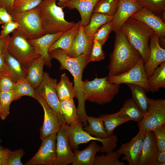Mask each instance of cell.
Segmentation results:
<instances>
[{
    "label": "cell",
    "mask_w": 165,
    "mask_h": 165,
    "mask_svg": "<svg viewBox=\"0 0 165 165\" xmlns=\"http://www.w3.org/2000/svg\"><path fill=\"white\" fill-rule=\"evenodd\" d=\"M52 58L57 60L61 64V70H67L72 74L73 77L75 97L78 101L77 112L83 126L87 125V114L85 108V102L82 91V75L84 68L88 63L87 57L82 54L76 57H69L63 50H54L49 52Z\"/></svg>",
    "instance_id": "1"
},
{
    "label": "cell",
    "mask_w": 165,
    "mask_h": 165,
    "mask_svg": "<svg viewBox=\"0 0 165 165\" xmlns=\"http://www.w3.org/2000/svg\"><path fill=\"white\" fill-rule=\"evenodd\" d=\"M116 34L113 50L110 55L108 77L128 71L136 64L141 57L121 30Z\"/></svg>",
    "instance_id": "2"
},
{
    "label": "cell",
    "mask_w": 165,
    "mask_h": 165,
    "mask_svg": "<svg viewBox=\"0 0 165 165\" xmlns=\"http://www.w3.org/2000/svg\"><path fill=\"white\" fill-rule=\"evenodd\" d=\"M120 30L139 52L144 64L148 61L150 53V41L155 33L144 23L130 17L123 24Z\"/></svg>",
    "instance_id": "3"
},
{
    "label": "cell",
    "mask_w": 165,
    "mask_h": 165,
    "mask_svg": "<svg viewBox=\"0 0 165 165\" xmlns=\"http://www.w3.org/2000/svg\"><path fill=\"white\" fill-rule=\"evenodd\" d=\"M57 0H42L37 7L42 26L46 34L64 32L76 24L65 19L63 8L57 5Z\"/></svg>",
    "instance_id": "4"
},
{
    "label": "cell",
    "mask_w": 165,
    "mask_h": 165,
    "mask_svg": "<svg viewBox=\"0 0 165 165\" xmlns=\"http://www.w3.org/2000/svg\"><path fill=\"white\" fill-rule=\"evenodd\" d=\"M108 78L96 77L91 81H83L82 91L85 101L102 105L113 100L118 93L120 84L109 82Z\"/></svg>",
    "instance_id": "5"
},
{
    "label": "cell",
    "mask_w": 165,
    "mask_h": 165,
    "mask_svg": "<svg viewBox=\"0 0 165 165\" xmlns=\"http://www.w3.org/2000/svg\"><path fill=\"white\" fill-rule=\"evenodd\" d=\"M6 51L20 63L26 71L32 61L40 56L24 35L17 29L10 36Z\"/></svg>",
    "instance_id": "6"
},
{
    "label": "cell",
    "mask_w": 165,
    "mask_h": 165,
    "mask_svg": "<svg viewBox=\"0 0 165 165\" xmlns=\"http://www.w3.org/2000/svg\"><path fill=\"white\" fill-rule=\"evenodd\" d=\"M37 7L23 12L13 10L9 13L19 25L16 29L21 31L28 39L38 38L46 34L42 26Z\"/></svg>",
    "instance_id": "7"
},
{
    "label": "cell",
    "mask_w": 165,
    "mask_h": 165,
    "mask_svg": "<svg viewBox=\"0 0 165 165\" xmlns=\"http://www.w3.org/2000/svg\"><path fill=\"white\" fill-rule=\"evenodd\" d=\"M67 132L68 140L71 149H79V145L86 143L91 141L101 142V152H108L113 151L116 147L118 137L114 134L106 138H101L93 137L84 131L82 126L71 127L65 125Z\"/></svg>",
    "instance_id": "8"
},
{
    "label": "cell",
    "mask_w": 165,
    "mask_h": 165,
    "mask_svg": "<svg viewBox=\"0 0 165 165\" xmlns=\"http://www.w3.org/2000/svg\"><path fill=\"white\" fill-rule=\"evenodd\" d=\"M57 83L56 79L51 77L48 73L44 72L41 83L35 90V93L41 96L56 114L61 125H64L66 123L60 109V100L56 91Z\"/></svg>",
    "instance_id": "9"
},
{
    "label": "cell",
    "mask_w": 165,
    "mask_h": 165,
    "mask_svg": "<svg viewBox=\"0 0 165 165\" xmlns=\"http://www.w3.org/2000/svg\"><path fill=\"white\" fill-rule=\"evenodd\" d=\"M149 105L141 121L138 123L139 130L145 132L165 123V100L148 98Z\"/></svg>",
    "instance_id": "10"
},
{
    "label": "cell",
    "mask_w": 165,
    "mask_h": 165,
    "mask_svg": "<svg viewBox=\"0 0 165 165\" xmlns=\"http://www.w3.org/2000/svg\"><path fill=\"white\" fill-rule=\"evenodd\" d=\"M144 65L141 57L136 64L129 70L117 76L108 77V80L112 83L137 85L143 88L146 92L150 91Z\"/></svg>",
    "instance_id": "11"
},
{
    "label": "cell",
    "mask_w": 165,
    "mask_h": 165,
    "mask_svg": "<svg viewBox=\"0 0 165 165\" xmlns=\"http://www.w3.org/2000/svg\"><path fill=\"white\" fill-rule=\"evenodd\" d=\"M57 133H52L42 140L37 153L25 165H56Z\"/></svg>",
    "instance_id": "12"
},
{
    "label": "cell",
    "mask_w": 165,
    "mask_h": 165,
    "mask_svg": "<svg viewBox=\"0 0 165 165\" xmlns=\"http://www.w3.org/2000/svg\"><path fill=\"white\" fill-rule=\"evenodd\" d=\"M145 132L139 130L138 134L129 142L122 144L117 150L124 155L122 160L129 165H137L141 155Z\"/></svg>",
    "instance_id": "13"
},
{
    "label": "cell",
    "mask_w": 165,
    "mask_h": 165,
    "mask_svg": "<svg viewBox=\"0 0 165 165\" xmlns=\"http://www.w3.org/2000/svg\"><path fill=\"white\" fill-rule=\"evenodd\" d=\"M35 99L42 107L44 112V119L40 129L41 140L54 133H57L61 126L55 112L49 107L45 100L39 95L35 93Z\"/></svg>",
    "instance_id": "14"
},
{
    "label": "cell",
    "mask_w": 165,
    "mask_h": 165,
    "mask_svg": "<svg viewBox=\"0 0 165 165\" xmlns=\"http://www.w3.org/2000/svg\"><path fill=\"white\" fill-rule=\"evenodd\" d=\"M143 6L137 0H119L117 10L112 20V31L120 30L124 23Z\"/></svg>",
    "instance_id": "15"
},
{
    "label": "cell",
    "mask_w": 165,
    "mask_h": 165,
    "mask_svg": "<svg viewBox=\"0 0 165 165\" xmlns=\"http://www.w3.org/2000/svg\"><path fill=\"white\" fill-rule=\"evenodd\" d=\"M56 152V165H68L73 163L74 153L72 151L69 144L65 125L61 126L57 133Z\"/></svg>",
    "instance_id": "16"
},
{
    "label": "cell",
    "mask_w": 165,
    "mask_h": 165,
    "mask_svg": "<svg viewBox=\"0 0 165 165\" xmlns=\"http://www.w3.org/2000/svg\"><path fill=\"white\" fill-rule=\"evenodd\" d=\"M150 53L148 61L144 66L148 79L152 75L155 69L165 61V50L160 45L159 37L155 33L150 41Z\"/></svg>",
    "instance_id": "17"
},
{
    "label": "cell",
    "mask_w": 165,
    "mask_h": 165,
    "mask_svg": "<svg viewBox=\"0 0 165 165\" xmlns=\"http://www.w3.org/2000/svg\"><path fill=\"white\" fill-rule=\"evenodd\" d=\"M64 32L56 33H47L39 37L28 39L37 52L43 58L45 65L49 68L52 66L51 57L49 50L51 46L62 35Z\"/></svg>",
    "instance_id": "18"
},
{
    "label": "cell",
    "mask_w": 165,
    "mask_h": 165,
    "mask_svg": "<svg viewBox=\"0 0 165 165\" xmlns=\"http://www.w3.org/2000/svg\"><path fill=\"white\" fill-rule=\"evenodd\" d=\"M140 21L151 28L159 38L165 36L164 20L161 17L143 7L131 16Z\"/></svg>",
    "instance_id": "19"
},
{
    "label": "cell",
    "mask_w": 165,
    "mask_h": 165,
    "mask_svg": "<svg viewBox=\"0 0 165 165\" xmlns=\"http://www.w3.org/2000/svg\"><path fill=\"white\" fill-rule=\"evenodd\" d=\"M158 152L153 131L145 132L141 154L137 165H157L156 159Z\"/></svg>",
    "instance_id": "20"
},
{
    "label": "cell",
    "mask_w": 165,
    "mask_h": 165,
    "mask_svg": "<svg viewBox=\"0 0 165 165\" xmlns=\"http://www.w3.org/2000/svg\"><path fill=\"white\" fill-rule=\"evenodd\" d=\"M99 0H69L59 6L63 8L76 9L79 12L81 17V22L83 26L89 22L94 6Z\"/></svg>",
    "instance_id": "21"
},
{
    "label": "cell",
    "mask_w": 165,
    "mask_h": 165,
    "mask_svg": "<svg viewBox=\"0 0 165 165\" xmlns=\"http://www.w3.org/2000/svg\"><path fill=\"white\" fill-rule=\"evenodd\" d=\"M101 146L95 141H92L89 145L84 149L75 150L74 160L72 165H93L97 153L101 152Z\"/></svg>",
    "instance_id": "22"
},
{
    "label": "cell",
    "mask_w": 165,
    "mask_h": 165,
    "mask_svg": "<svg viewBox=\"0 0 165 165\" xmlns=\"http://www.w3.org/2000/svg\"><path fill=\"white\" fill-rule=\"evenodd\" d=\"M60 103L61 113L66 125L71 127H83L78 114L73 98L60 100Z\"/></svg>",
    "instance_id": "23"
},
{
    "label": "cell",
    "mask_w": 165,
    "mask_h": 165,
    "mask_svg": "<svg viewBox=\"0 0 165 165\" xmlns=\"http://www.w3.org/2000/svg\"><path fill=\"white\" fill-rule=\"evenodd\" d=\"M91 46L86 38L83 26L81 22L78 33L72 42L69 52L67 54L72 57H76L84 54L88 58Z\"/></svg>",
    "instance_id": "24"
},
{
    "label": "cell",
    "mask_w": 165,
    "mask_h": 165,
    "mask_svg": "<svg viewBox=\"0 0 165 165\" xmlns=\"http://www.w3.org/2000/svg\"><path fill=\"white\" fill-rule=\"evenodd\" d=\"M113 16L99 13H92L89 23L83 26L86 38L89 44L92 46L93 36L98 29L102 25L112 20Z\"/></svg>",
    "instance_id": "25"
},
{
    "label": "cell",
    "mask_w": 165,
    "mask_h": 165,
    "mask_svg": "<svg viewBox=\"0 0 165 165\" xmlns=\"http://www.w3.org/2000/svg\"><path fill=\"white\" fill-rule=\"evenodd\" d=\"M44 65L43 58L39 56L32 61L27 70L26 79L34 89L39 86L42 80Z\"/></svg>",
    "instance_id": "26"
},
{
    "label": "cell",
    "mask_w": 165,
    "mask_h": 165,
    "mask_svg": "<svg viewBox=\"0 0 165 165\" xmlns=\"http://www.w3.org/2000/svg\"><path fill=\"white\" fill-rule=\"evenodd\" d=\"M81 20L76 23L71 28L64 32L61 37L50 47L49 53L54 50L61 49L66 53L70 51L72 42L79 31Z\"/></svg>",
    "instance_id": "27"
},
{
    "label": "cell",
    "mask_w": 165,
    "mask_h": 165,
    "mask_svg": "<svg viewBox=\"0 0 165 165\" xmlns=\"http://www.w3.org/2000/svg\"><path fill=\"white\" fill-rule=\"evenodd\" d=\"M4 57L9 75L15 82L18 80L26 78L27 72L20 63L6 51Z\"/></svg>",
    "instance_id": "28"
},
{
    "label": "cell",
    "mask_w": 165,
    "mask_h": 165,
    "mask_svg": "<svg viewBox=\"0 0 165 165\" xmlns=\"http://www.w3.org/2000/svg\"><path fill=\"white\" fill-rule=\"evenodd\" d=\"M118 112L121 118L138 123L141 121L144 115L132 98L127 99Z\"/></svg>",
    "instance_id": "29"
},
{
    "label": "cell",
    "mask_w": 165,
    "mask_h": 165,
    "mask_svg": "<svg viewBox=\"0 0 165 165\" xmlns=\"http://www.w3.org/2000/svg\"><path fill=\"white\" fill-rule=\"evenodd\" d=\"M86 119L89 124L84 127H82V129L89 134L93 137L101 138H106L110 136L105 130L103 121L101 118L87 115Z\"/></svg>",
    "instance_id": "30"
},
{
    "label": "cell",
    "mask_w": 165,
    "mask_h": 165,
    "mask_svg": "<svg viewBox=\"0 0 165 165\" xmlns=\"http://www.w3.org/2000/svg\"><path fill=\"white\" fill-rule=\"evenodd\" d=\"M56 91L59 100L75 97L73 83L69 81L65 73L61 75L60 80L57 83Z\"/></svg>",
    "instance_id": "31"
},
{
    "label": "cell",
    "mask_w": 165,
    "mask_h": 165,
    "mask_svg": "<svg viewBox=\"0 0 165 165\" xmlns=\"http://www.w3.org/2000/svg\"><path fill=\"white\" fill-rule=\"evenodd\" d=\"M130 88L132 95V99L144 114L147 112L149 105L148 97L146 94V91L139 86L127 84Z\"/></svg>",
    "instance_id": "32"
},
{
    "label": "cell",
    "mask_w": 165,
    "mask_h": 165,
    "mask_svg": "<svg viewBox=\"0 0 165 165\" xmlns=\"http://www.w3.org/2000/svg\"><path fill=\"white\" fill-rule=\"evenodd\" d=\"M150 91L153 93L165 88V61L161 64L148 79Z\"/></svg>",
    "instance_id": "33"
},
{
    "label": "cell",
    "mask_w": 165,
    "mask_h": 165,
    "mask_svg": "<svg viewBox=\"0 0 165 165\" xmlns=\"http://www.w3.org/2000/svg\"><path fill=\"white\" fill-rule=\"evenodd\" d=\"M99 117L102 119L105 130L109 136L113 134L114 130L117 127L129 121L120 117L118 111L114 114H102Z\"/></svg>",
    "instance_id": "34"
},
{
    "label": "cell",
    "mask_w": 165,
    "mask_h": 165,
    "mask_svg": "<svg viewBox=\"0 0 165 165\" xmlns=\"http://www.w3.org/2000/svg\"><path fill=\"white\" fill-rule=\"evenodd\" d=\"M119 0H99L95 5L93 13H99L114 16L119 6Z\"/></svg>",
    "instance_id": "35"
},
{
    "label": "cell",
    "mask_w": 165,
    "mask_h": 165,
    "mask_svg": "<svg viewBox=\"0 0 165 165\" xmlns=\"http://www.w3.org/2000/svg\"><path fill=\"white\" fill-rule=\"evenodd\" d=\"M12 91L14 96V100L20 98L23 96L35 98V89L26 78L20 79L16 82Z\"/></svg>",
    "instance_id": "36"
},
{
    "label": "cell",
    "mask_w": 165,
    "mask_h": 165,
    "mask_svg": "<svg viewBox=\"0 0 165 165\" xmlns=\"http://www.w3.org/2000/svg\"><path fill=\"white\" fill-rule=\"evenodd\" d=\"M121 155L117 151H112L100 156L96 155L93 165H125L119 159Z\"/></svg>",
    "instance_id": "37"
},
{
    "label": "cell",
    "mask_w": 165,
    "mask_h": 165,
    "mask_svg": "<svg viewBox=\"0 0 165 165\" xmlns=\"http://www.w3.org/2000/svg\"><path fill=\"white\" fill-rule=\"evenodd\" d=\"M143 6L156 15L165 19V0H137Z\"/></svg>",
    "instance_id": "38"
},
{
    "label": "cell",
    "mask_w": 165,
    "mask_h": 165,
    "mask_svg": "<svg viewBox=\"0 0 165 165\" xmlns=\"http://www.w3.org/2000/svg\"><path fill=\"white\" fill-rule=\"evenodd\" d=\"M14 97L12 91L0 92L1 119L4 120L10 114L9 108L11 102L14 101Z\"/></svg>",
    "instance_id": "39"
},
{
    "label": "cell",
    "mask_w": 165,
    "mask_h": 165,
    "mask_svg": "<svg viewBox=\"0 0 165 165\" xmlns=\"http://www.w3.org/2000/svg\"><path fill=\"white\" fill-rule=\"evenodd\" d=\"M102 46L98 41L95 39L93 40L87 58L88 63L91 61H99L105 58V55L102 49Z\"/></svg>",
    "instance_id": "40"
},
{
    "label": "cell",
    "mask_w": 165,
    "mask_h": 165,
    "mask_svg": "<svg viewBox=\"0 0 165 165\" xmlns=\"http://www.w3.org/2000/svg\"><path fill=\"white\" fill-rule=\"evenodd\" d=\"M42 0H15L13 9L18 12L30 10L37 7Z\"/></svg>",
    "instance_id": "41"
},
{
    "label": "cell",
    "mask_w": 165,
    "mask_h": 165,
    "mask_svg": "<svg viewBox=\"0 0 165 165\" xmlns=\"http://www.w3.org/2000/svg\"><path fill=\"white\" fill-rule=\"evenodd\" d=\"M112 20L102 25L94 34L93 40H96L103 46L107 41L110 32L112 31Z\"/></svg>",
    "instance_id": "42"
},
{
    "label": "cell",
    "mask_w": 165,
    "mask_h": 165,
    "mask_svg": "<svg viewBox=\"0 0 165 165\" xmlns=\"http://www.w3.org/2000/svg\"><path fill=\"white\" fill-rule=\"evenodd\" d=\"M152 131L156 141L159 152L165 151V124L157 127Z\"/></svg>",
    "instance_id": "43"
},
{
    "label": "cell",
    "mask_w": 165,
    "mask_h": 165,
    "mask_svg": "<svg viewBox=\"0 0 165 165\" xmlns=\"http://www.w3.org/2000/svg\"><path fill=\"white\" fill-rule=\"evenodd\" d=\"M25 154L22 149L11 151L9 150L5 165H23L21 159Z\"/></svg>",
    "instance_id": "44"
},
{
    "label": "cell",
    "mask_w": 165,
    "mask_h": 165,
    "mask_svg": "<svg viewBox=\"0 0 165 165\" xmlns=\"http://www.w3.org/2000/svg\"><path fill=\"white\" fill-rule=\"evenodd\" d=\"M9 75H0V92L12 91L15 83Z\"/></svg>",
    "instance_id": "45"
},
{
    "label": "cell",
    "mask_w": 165,
    "mask_h": 165,
    "mask_svg": "<svg viewBox=\"0 0 165 165\" xmlns=\"http://www.w3.org/2000/svg\"><path fill=\"white\" fill-rule=\"evenodd\" d=\"M18 27V24L14 20L3 24L2 26V30L0 36H5L9 35V33L17 29Z\"/></svg>",
    "instance_id": "46"
},
{
    "label": "cell",
    "mask_w": 165,
    "mask_h": 165,
    "mask_svg": "<svg viewBox=\"0 0 165 165\" xmlns=\"http://www.w3.org/2000/svg\"><path fill=\"white\" fill-rule=\"evenodd\" d=\"M13 20L11 15L4 8L0 6V24H3L6 23Z\"/></svg>",
    "instance_id": "47"
},
{
    "label": "cell",
    "mask_w": 165,
    "mask_h": 165,
    "mask_svg": "<svg viewBox=\"0 0 165 165\" xmlns=\"http://www.w3.org/2000/svg\"><path fill=\"white\" fill-rule=\"evenodd\" d=\"M10 38L9 35L5 36H0V55H4L5 51L6 50Z\"/></svg>",
    "instance_id": "48"
},
{
    "label": "cell",
    "mask_w": 165,
    "mask_h": 165,
    "mask_svg": "<svg viewBox=\"0 0 165 165\" xmlns=\"http://www.w3.org/2000/svg\"><path fill=\"white\" fill-rule=\"evenodd\" d=\"M15 0H0V6L5 8L9 13L14 9L13 4Z\"/></svg>",
    "instance_id": "49"
},
{
    "label": "cell",
    "mask_w": 165,
    "mask_h": 165,
    "mask_svg": "<svg viewBox=\"0 0 165 165\" xmlns=\"http://www.w3.org/2000/svg\"><path fill=\"white\" fill-rule=\"evenodd\" d=\"M6 74L9 75L5 61L4 54L0 55V75Z\"/></svg>",
    "instance_id": "50"
},
{
    "label": "cell",
    "mask_w": 165,
    "mask_h": 165,
    "mask_svg": "<svg viewBox=\"0 0 165 165\" xmlns=\"http://www.w3.org/2000/svg\"><path fill=\"white\" fill-rule=\"evenodd\" d=\"M156 162L157 165H165V151L158 152Z\"/></svg>",
    "instance_id": "51"
},
{
    "label": "cell",
    "mask_w": 165,
    "mask_h": 165,
    "mask_svg": "<svg viewBox=\"0 0 165 165\" xmlns=\"http://www.w3.org/2000/svg\"><path fill=\"white\" fill-rule=\"evenodd\" d=\"M9 150L8 148L0 149V159L2 165H5L6 160Z\"/></svg>",
    "instance_id": "52"
},
{
    "label": "cell",
    "mask_w": 165,
    "mask_h": 165,
    "mask_svg": "<svg viewBox=\"0 0 165 165\" xmlns=\"http://www.w3.org/2000/svg\"><path fill=\"white\" fill-rule=\"evenodd\" d=\"M68 0H58V4L59 6L62 3Z\"/></svg>",
    "instance_id": "53"
},
{
    "label": "cell",
    "mask_w": 165,
    "mask_h": 165,
    "mask_svg": "<svg viewBox=\"0 0 165 165\" xmlns=\"http://www.w3.org/2000/svg\"><path fill=\"white\" fill-rule=\"evenodd\" d=\"M2 142V140L1 139H0V149L4 148L1 145Z\"/></svg>",
    "instance_id": "54"
},
{
    "label": "cell",
    "mask_w": 165,
    "mask_h": 165,
    "mask_svg": "<svg viewBox=\"0 0 165 165\" xmlns=\"http://www.w3.org/2000/svg\"><path fill=\"white\" fill-rule=\"evenodd\" d=\"M0 165H2L1 160L0 159Z\"/></svg>",
    "instance_id": "55"
},
{
    "label": "cell",
    "mask_w": 165,
    "mask_h": 165,
    "mask_svg": "<svg viewBox=\"0 0 165 165\" xmlns=\"http://www.w3.org/2000/svg\"><path fill=\"white\" fill-rule=\"evenodd\" d=\"M1 114H0V118H1Z\"/></svg>",
    "instance_id": "56"
},
{
    "label": "cell",
    "mask_w": 165,
    "mask_h": 165,
    "mask_svg": "<svg viewBox=\"0 0 165 165\" xmlns=\"http://www.w3.org/2000/svg\"></svg>",
    "instance_id": "57"
}]
</instances>
